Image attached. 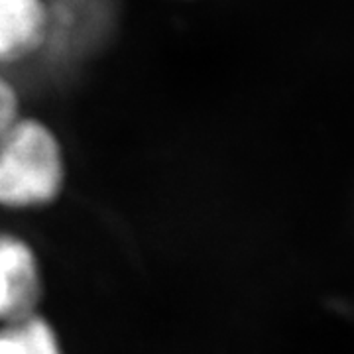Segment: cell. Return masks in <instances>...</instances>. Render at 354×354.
Instances as JSON below:
<instances>
[{
  "instance_id": "cell-1",
  "label": "cell",
  "mask_w": 354,
  "mask_h": 354,
  "mask_svg": "<svg viewBox=\"0 0 354 354\" xmlns=\"http://www.w3.org/2000/svg\"><path fill=\"white\" fill-rule=\"evenodd\" d=\"M64 152L50 127L20 118L0 140V205L39 207L62 191Z\"/></svg>"
},
{
  "instance_id": "cell-2",
  "label": "cell",
  "mask_w": 354,
  "mask_h": 354,
  "mask_svg": "<svg viewBox=\"0 0 354 354\" xmlns=\"http://www.w3.org/2000/svg\"><path fill=\"white\" fill-rule=\"evenodd\" d=\"M39 295L41 278L34 250L16 236L0 234V321L34 315Z\"/></svg>"
},
{
  "instance_id": "cell-3",
  "label": "cell",
  "mask_w": 354,
  "mask_h": 354,
  "mask_svg": "<svg viewBox=\"0 0 354 354\" xmlns=\"http://www.w3.org/2000/svg\"><path fill=\"white\" fill-rule=\"evenodd\" d=\"M51 30L46 0H0V64L28 59L44 48Z\"/></svg>"
},
{
  "instance_id": "cell-4",
  "label": "cell",
  "mask_w": 354,
  "mask_h": 354,
  "mask_svg": "<svg viewBox=\"0 0 354 354\" xmlns=\"http://www.w3.org/2000/svg\"><path fill=\"white\" fill-rule=\"evenodd\" d=\"M0 354H64L51 325L38 313L2 323Z\"/></svg>"
},
{
  "instance_id": "cell-5",
  "label": "cell",
  "mask_w": 354,
  "mask_h": 354,
  "mask_svg": "<svg viewBox=\"0 0 354 354\" xmlns=\"http://www.w3.org/2000/svg\"><path fill=\"white\" fill-rule=\"evenodd\" d=\"M20 97L10 81L0 75V140L20 120Z\"/></svg>"
}]
</instances>
